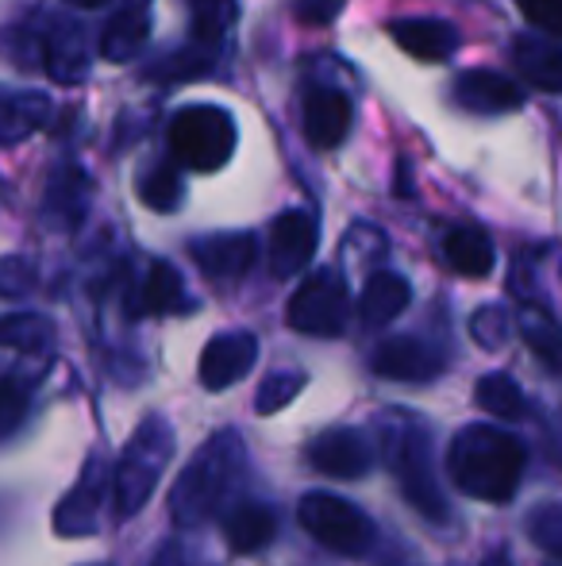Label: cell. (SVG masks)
Instances as JSON below:
<instances>
[{"mask_svg":"<svg viewBox=\"0 0 562 566\" xmlns=\"http://www.w3.org/2000/svg\"><path fill=\"white\" fill-rule=\"evenodd\" d=\"M147 35H150V4L147 0H128V4L105 23L97 51H100V59H108V62H128L142 51Z\"/></svg>","mask_w":562,"mask_h":566,"instance_id":"obj_18","label":"cell"},{"mask_svg":"<svg viewBox=\"0 0 562 566\" xmlns=\"http://www.w3.org/2000/svg\"><path fill=\"white\" fill-rule=\"evenodd\" d=\"M474 405L494 420H520L524 417V389L509 374H486L474 386Z\"/></svg>","mask_w":562,"mask_h":566,"instance_id":"obj_24","label":"cell"},{"mask_svg":"<svg viewBox=\"0 0 562 566\" xmlns=\"http://www.w3.org/2000/svg\"><path fill=\"white\" fill-rule=\"evenodd\" d=\"M258 358V336L255 332H220L204 343L201 366H197V378L204 389H227L240 378H247V370Z\"/></svg>","mask_w":562,"mask_h":566,"instance_id":"obj_9","label":"cell"},{"mask_svg":"<svg viewBox=\"0 0 562 566\" xmlns=\"http://www.w3.org/2000/svg\"><path fill=\"white\" fill-rule=\"evenodd\" d=\"M512 62L536 90L562 93V46L543 35H520L512 43Z\"/></svg>","mask_w":562,"mask_h":566,"instance_id":"obj_21","label":"cell"},{"mask_svg":"<svg viewBox=\"0 0 562 566\" xmlns=\"http://www.w3.org/2000/svg\"><path fill=\"white\" fill-rule=\"evenodd\" d=\"M486 566H512L509 559H505V555H494V559H489Z\"/></svg>","mask_w":562,"mask_h":566,"instance_id":"obj_38","label":"cell"},{"mask_svg":"<svg viewBox=\"0 0 562 566\" xmlns=\"http://www.w3.org/2000/svg\"><path fill=\"white\" fill-rule=\"evenodd\" d=\"M23 409H28V394L15 386V378H4V386H0V420H4L8 436H12L15 424L23 420Z\"/></svg>","mask_w":562,"mask_h":566,"instance_id":"obj_34","label":"cell"},{"mask_svg":"<svg viewBox=\"0 0 562 566\" xmlns=\"http://www.w3.org/2000/svg\"><path fill=\"white\" fill-rule=\"evenodd\" d=\"M517 8L536 31L562 39V0H517Z\"/></svg>","mask_w":562,"mask_h":566,"instance_id":"obj_33","label":"cell"},{"mask_svg":"<svg viewBox=\"0 0 562 566\" xmlns=\"http://www.w3.org/2000/svg\"><path fill=\"white\" fill-rule=\"evenodd\" d=\"M51 116V101L43 93H8L4 97V143H20L39 132Z\"/></svg>","mask_w":562,"mask_h":566,"instance_id":"obj_27","label":"cell"},{"mask_svg":"<svg viewBox=\"0 0 562 566\" xmlns=\"http://www.w3.org/2000/svg\"><path fill=\"white\" fill-rule=\"evenodd\" d=\"M240 0H189V28L201 46H216L232 31Z\"/></svg>","mask_w":562,"mask_h":566,"instance_id":"obj_26","label":"cell"},{"mask_svg":"<svg viewBox=\"0 0 562 566\" xmlns=\"http://www.w3.org/2000/svg\"><path fill=\"white\" fill-rule=\"evenodd\" d=\"M347 316H351V297H347V282L339 270L320 266L297 285V293L285 305V324L300 336L316 339H336L343 336Z\"/></svg>","mask_w":562,"mask_h":566,"instance_id":"obj_6","label":"cell"},{"mask_svg":"<svg viewBox=\"0 0 562 566\" xmlns=\"http://www.w3.org/2000/svg\"><path fill=\"white\" fill-rule=\"evenodd\" d=\"M150 566H189V559H185V552H181L178 544H166L162 552L155 555V563Z\"/></svg>","mask_w":562,"mask_h":566,"instance_id":"obj_36","label":"cell"},{"mask_svg":"<svg viewBox=\"0 0 562 566\" xmlns=\"http://www.w3.org/2000/svg\"><path fill=\"white\" fill-rule=\"evenodd\" d=\"M255 235L247 231H224V235H204L189 247L193 262L201 266L204 277H216V282H232V277H243L255 262Z\"/></svg>","mask_w":562,"mask_h":566,"instance_id":"obj_15","label":"cell"},{"mask_svg":"<svg viewBox=\"0 0 562 566\" xmlns=\"http://www.w3.org/2000/svg\"><path fill=\"white\" fill-rule=\"evenodd\" d=\"M308 462L312 470H320L324 478H339V482H354V478H367L374 467V454L370 443L362 440L354 428H328L308 443Z\"/></svg>","mask_w":562,"mask_h":566,"instance_id":"obj_11","label":"cell"},{"mask_svg":"<svg viewBox=\"0 0 562 566\" xmlns=\"http://www.w3.org/2000/svg\"><path fill=\"white\" fill-rule=\"evenodd\" d=\"M305 374L300 370H278V374H271V378L258 386V394H255V412H263V417H271V412H282L285 405H293L297 401V394L305 389Z\"/></svg>","mask_w":562,"mask_h":566,"instance_id":"obj_30","label":"cell"},{"mask_svg":"<svg viewBox=\"0 0 562 566\" xmlns=\"http://www.w3.org/2000/svg\"><path fill=\"white\" fill-rule=\"evenodd\" d=\"M243 470H247V451H243L240 436L220 432L193 454L181 478L170 490V516L185 528L204 524L240 485Z\"/></svg>","mask_w":562,"mask_h":566,"instance_id":"obj_2","label":"cell"},{"mask_svg":"<svg viewBox=\"0 0 562 566\" xmlns=\"http://www.w3.org/2000/svg\"><path fill=\"white\" fill-rule=\"evenodd\" d=\"M170 459H173V428L162 417L139 420L131 440L124 443V454L116 462V478H113V501L120 521H131L147 505L155 485L162 482Z\"/></svg>","mask_w":562,"mask_h":566,"instance_id":"obj_4","label":"cell"},{"mask_svg":"<svg viewBox=\"0 0 562 566\" xmlns=\"http://www.w3.org/2000/svg\"><path fill=\"white\" fill-rule=\"evenodd\" d=\"M378 378L390 381H432L443 374V355L432 343L416 339V336H393L385 343H378V350L370 355Z\"/></svg>","mask_w":562,"mask_h":566,"instance_id":"obj_12","label":"cell"},{"mask_svg":"<svg viewBox=\"0 0 562 566\" xmlns=\"http://www.w3.org/2000/svg\"><path fill=\"white\" fill-rule=\"evenodd\" d=\"M43 62L46 74L62 85H77L89 70V43H85V31L77 23H62L51 35L43 39Z\"/></svg>","mask_w":562,"mask_h":566,"instance_id":"obj_20","label":"cell"},{"mask_svg":"<svg viewBox=\"0 0 562 566\" xmlns=\"http://www.w3.org/2000/svg\"><path fill=\"white\" fill-rule=\"evenodd\" d=\"M70 4H77V8H100V4H108V0H70Z\"/></svg>","mask_w":562,"mask_h":566,"instance_id":"obj_37","label":"cell"},{"mask_svg":"<svg viewBox=\"0 0 562 566\" xmlns=\"http://www.w3.org/2000/svg\"><path fill=\"white\" fill-rule=\"evenodd\" d=\"M455 101L474 116H501V113H517L524 105V93L512 77L494 74V70H466L463 77H455L450 85Z\"/></svg>","mask_w":562,"mask_h":566,"instance_id":"obj_14","label":"cell"},{"mask_svg":"<svg viewBox=\"0 0 562 566\" xmlns=\"http://www.w3.org/2000/svg\"><path fill=\"white\" fill-rule=\"evenodd\" d=\"M139 197L147 209L155 212H173L181 205V178L170 163H158L150 170L139 174Z\"/></svg>","mask_w":562,"mask_h":566,"instance_id":"obj_28","label":"cell"},{"mask_svg":"<svg viewBox=\"0 0 562 566\" xmlns=\"http://www.w3.org/2000/svg\"><path fill=\"white\" fill-rule=\"evenodd\" d=\"M116 470H108L105 459H89L77 478V485L59 501L54 509V532L59 536H93L100 528V505H105V493L113 490Z\"/></svg>","mask_w":562,"mask_h":566,"instance_id":"obj_8","label":"cell"},{"mask_svg":"<svg viewBox=\"0 0 562 566\" xmlns=\"http://www.w3.org/2000/svg\"><path fill=\"white\" fill-rule=\"evenodd\" d=\"M520 336H524L528 350H532L548 370H562V328L548 308H540V305L520 308Z\"/></svg>","mask_w":562,"mask_h":566,"instance_id":"obj_23","label":"cell"},{"mask_svg":"<svg viewBox=\"0 0 562 566\" xmlns=\"http://www.w3.org/2000/svg\"><path fill=\"white\" fill-rule=\"evenodd\" d=\"M139 305L142 313H155V316H170V313H181V308H189L185 301V285H181L178 270L170 266V262H155L147 274V282H142V293H139Z\"/></svg>","mask_w":562,"mask_h":566,"instance_id":"obj_25","label":"cell"},{"mask_svg":"<svg viewBox=\"0 0 562 566\" xmlns=\"http://www.w3.org/2000/svg\"><path fill=\"white\" fill-rule=\"evenodd\" d=\"M385 459L397 478V490L424 521L447 524L450 505L443 497L439 482H435V462H432V440H427L424 424L416 417H385Z\"/></svg>","mask_w":562,"mask_h":566,"instance_id":"obj_3","label":"cell"},{"mask_svg":"<svg viewBox=\"0 0 562 566\" xmlns=\"http://www.w3.org/2000/svg\"><path fill=\"white\" fill-rule=\"evenodd\" d=\"M166 139H170V155L178 166L197 174H212V170H224L227 158L235 155L240 132H235V119L227 108L189 105L170 119Z\"/></svg>","mask_w":562,"mask_h":566,"instance_id":"obj_5","label":"cell"},{"mask_svg":"<svg viewBox=\"0 0 562 566\" xmlns=\"http://www.w3.org/2000/svg\"><path fill=\"white\" fill-rule=\"evenodd\" d=\"M443 259L455 274L463 277H486L494 270V243L481 228L463 224V228H450L443 235Z\"/></svg>","mask_w":562,"mask_h":566,"instance_id":"obj_22","label":"cell"},{"mask_svg":"<svg viewBox=\"0 0 562 566\" xmlns=\"http://www.w3.org/2000/svg\"><path fill=\"white\" fill-rule=\"evenodd\" d=\"M509 332H512L509 316H505V308H497V305H481L478 313L470 316V336L486 350L505 347V343H509Z\"/></svg>","mask_w":562,"mask_h":566,"instance_id":"obj_32","label":"cell"},{"mask_svg":"<svg viewBox=\"0 0 562 566\" xmlns=\"http://www.w3.org/2000/svg\"><path fill=\"white\" fill-rule=\"evenodd\" d=\"M528 536H532V544H540L548 555H555L562 559V505L555 501H543V505H536L532 513H528Z\"/></svg>","mask_w":562,"mask_h":566,"instance_id":"obj_31","label":"cell"},{"mask_svg":"<svg viewBox=\"0 0 562 566\" xmlns=\"http://www.w3.org/2000/svg\"><path fill=\"white\" fill-rule=\"evenodd\" d=\"M297 521L316 544L336 555H347V559H359L374 544V524L367 521V513L359 505H351V501L336 497V493H308V497H300Z\"/></svg>","mask_w":562,"mask_h":566,"instance_id":"obj_7","label":"cell"},{"mask_svg":"<svg viewBox=\"0 0 562 566\" xmlns=\"http://www.w3.org/2000/svg\"><path fill=\"white\" fill-rule=\"evenodd\" d=\"M4 343L15 350H28V355H43L54 343V328L43 316H8L4 321Z\"/></svg>","mask_w":562,"mask_h":566,"instance_id":"obj_29","label":"cell"},{"mask_svg":"<svg viewBox=\"0 0 562 566\" xmlns=\"http://www.w3.org/2000/svg\"><path fill=\"white\" fill-rule=\"evenodd\" d=\"M409 301H413L409 277L393 274V270H378V274H370L367 285H362L359 316H362V324H370V328H385V324H393L401 313H405Z\"/></svg>","mask_w":562,"mask_h":566,"instance_id":"obj_19","label":"cell"},{"mask_svg":"<svg viewBox=\"0 0 562 566\" xmlns=\"http://www.w3.org/2000/svg\"><path fill=\"white\" fill-rule=\"evenodd\" d=\"M343 8V0H300V20H312V23H328L331 15Z\"/></svg>","mask_w":562,"mask_h":566,"instance_id":"obj_35","label":"cell"},{"mask_svg":"<svg viewBox=\"0 0 562 566\" xmlns=\"http://www.w3.org/2000/svg\"><path fill=\"white\" fill-rule=\"evenodd\" d=\"M320 243V224H316L312 212L289 209L274 220L271 228V270L274 277H297L308 270Z\"/></svg>","mask_w":562,"mask_h":566,"instance_id":"obj_10","label":"cell"},{"mask_svg":"<svg viewBox=\"0 0 562 566\" xmlns=\"http://www.w3.org/2000/svg\"><path fill=\"white\" fill-rule=\"evenodd\" d=\"M351 97L331 85H312L305 97V139L316 150H336L351 135Z\"/></svg>","mask_w":562,"mask_h":566,"instance_id":"obj_13","label":"cell"},{"mask_svg":"<svg viewBox=\"0 0 562 566\" xmlns=\"http://www.w3.org/2000/svg\"><path fill=\"white\" fill-rule=\"evenodd\" d=\"M390 35L401 51L421 62H447L458 51V31L447 20H432V15L390 23Z\"/></svg>","mask_w":562,"mask_h":566,"instance_id":"obj_16","label":"cell"},{"mask_svg":"<svg viewBox=\"0 0 562 566\" xmlns=\"http://www.w3.org/2000/svg\"><path fill=\"white\" fill-rule=\"evenodd\" d=\"M528 467L524 443L494 424H470L450 440L447 474L455 490L486 505H509Z\"/></svg>","mask_w":562,"mask_h":566,"instance_id":"obj_1","label":"cell"},{"mask_svg":"<svg viewBox=\"0 0 562 566\" xmlns=\"http://www.w3.org/2000/svg\"><path fill=\"white\" fill-rule=\"evenodd\" d=\"M278 536V516L266 501H240L224 516V539L232 555H255Z\"/></svg>","mask_w":562,"mask_h":566,"instance_id":"obj_17","label":"cell"}]
</instances>
